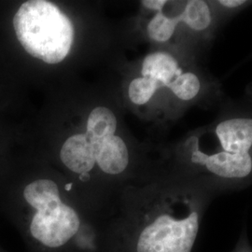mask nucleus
Here are the masks:
<instances>
[{"instance_id": "1", "label": "nucleus", "mask_w": 252, "mask_h": 252, "mask_svg": "<svg viewBox=\"0 0 252 252\" xmlns=\"http://www.w3.org/2000/svg\"><path fill=\"white\" fill-rule=\"evenodd\" d=\"M13 27L27 53L45 63L62 62L71 50L72 22L52 2H25L13 18Z\"/></svg>"}, {"instance_id": "2", "label": "nucleus", "mask_w": 252, "mask_h": 252, "mask_svg": "<svg viewBox=\"0 0 252 252\" xmlns=\"http://www.w3.org/2000/svg\"><path fill=\"white\" fill-rule=\"evenodd\" d=\"M208 137L214 146L209 145L200 128L183 143L188 162L198 172V176L230 184L252 182V154L227 153Z\"/></svg>"}, {"instance_id": "3", "label": "nucleus", "mask_w": 252, "mask_h": 252, "mask_svg": "<svg viewBox=\"0 0 252 252\" xmlns=\"http://www.w3.org/2000/svg\"><path fill=\"white\" fill-rule=\"evenodd\" d=\"M202 202L181 218L168 213L146 226L137 241V252H191L200 228Z\"/></svg>"}, {"instance_id": "4", "label": "nucleus", "mask_w": 252, "mask_h": 252, "mask_svg": "<svg viewBox=\"0 0 252 252\" xmlns=\"http://www.w3.org/2000/svg\"><path fill=\"white\" fill-rule=\"evenodd\" d=\"M80 219L61 199L36 209L30 223L32 236L49 248L66 243L78 232Z\"/></svg>"}, {"instance_id": "5", "label": "nucleus", "mask_w": 252, "mask_h": 252, "mask_svg": "<svg viewBox=\"0 0 252 252\" xmlns=\"http://www.w3.org/2000/svg\"><path fill=\"white\" fill-rule=\"evenodd\" d=\"M205 129L220 150L252 154V111H226Z\"/></svg>"}, {"instance_id": "6", "label": "nucleus", "mask_w": 252, "mask_h": 252, "mask_svg": "<svg viewBox=\"0 0 252 252\" xmlns=\"http://www.w3.org/2000/svg\"><path fill=\"white\" fill-rule=\"evenodd\" d=\"M180 26L188 35L189 42L198 51L207 47L215 37L221 21L211 0H189L183 2L177 12Z\"/></svg>"}, {"instance_id": "7", "label": "nucleus", "mask_w": 252, "mask_h": 252, "mask_svg": "<svg viewBox=\"0 0 252 252\" xmlns=\"http://www.w3.org/2000/svg\"><path fill=\"white\" fill-rule=\"evenodd\" d=\"M195 59L187 62L180 61L174 54L166 51H156L148 54L141 63V76L157 81L161 88L169 90V86Z\"/></svg>"}, {"instance_id": "8", "label": "nucleus", "mask_w": 252, "mask_h": 252, "mask_svg": "<svg viewBox=\"0 0 252 252\" xmlns=\"http://www.w3.org/2000/svg\"><path fill=\"white\" fill-rule=\"evenodd\" d=\"M95 162L100 168L110 175L125 171L129 163V152L126 142L117 135L92 142Z\"/></svg>"}, {"instance_id": "9", "label": "nucleus", "mask_w": 252, "mask_h": 252, "mask_svg": "<svg viewBox=\"0 0 252 252\" xmlns=\"http://www.w3.org/2000/svg\"><path fill=\"white\" fill-rule=\"evenodd\" d=\"M61 160L71 171L89 173L95 163L92 142L86 134L70 136L61 149Z\"/></svg>"}, {"instance_id": "10", "label": "nucleus", "mask_w": 252, "mask_h": 252, "mask_svg": "<svg viewBox=\"0 0 252 252\" xmlns=\"http://www.w3.org/2000/svg\"><path fill=\"white\" fill-rule=\"evenodd\" d=\"M116 129L117 120L109 108L98 107L92 110L87 121L86 132L91 142L114 135Z\"/></svg>"}, {"instance_id": "11", "label": "nucleus", "mask_w": 252, "mask_h": 252, "mask_svg": "<svg viewBox=\"0 0 252 252\" xmlns=\"http://www.w3.org/2000/svg\"><path fill=\"white\" fill-rule=\"evenodd\" d=\"M180 27L177 13L170 16L165 14L164 11H160L150 20L146 30L151 40L157 43H166L171 40Z\"/></svg>"}, {"instance_id": "12", "label": "nucleus", "mask_w": 252, "mask_h": 252, "mask_svg": "<svg viewBox=\"0 0 252 252\" xmlns=\"http://www.w3.org/2000/svg\"><path fill=\"white\" fill-rule=\"evenodd\" d=\"M27 203L37 209L60 199L56 183L50 180H38L28 184L24 190Z\"/></svg>"}, {"instance_id": "13", "label": "nucleus", "mask_w": 252, "mask_h": 252, "mask_svg": "<svg viewBox=\"0 0 252 252\" xmlns=\"http://www.w3.org/2000/svg\"><path fill=\"white\" fill-rule=\"evenodd\" d=\"M161 89L157 81L140 76L131 81L128 88V95L133 104L144 106L153 101L155 94Z\"/></svg>"}, {"instance_id": "14", "label": "nucleus", "mask_w": 252, "mask_h": 252, "mask_svg": "<svg viewBox=\"0 0 252 252\" xmlns=\"http://www.w3.org/2000/svg\"><path fill=\"white\" fill-rule=\"evenodd\" d=\"M211 3L221 22L252 5L250 0H211Z\"/></svg>"}, {"instance_id": "15", "label": "nucleus", "mask_w": 252, "mask_h": 252, "mask_svg": "<svg viewBox=\"0 0 252 252\" xmlns=\"http://www.w3.org/2000/svg\"><path fill=\"white\" fill-rule=\"evenodd\" d=\"M142 6L149 10H153L155 13L163 11L164 7L168 4L166 0H144L141 1Z\"/></svg>"}, {"instance_id": "16", "label": "nucleus", "mask_w": 252, "mask_h": 252, "mask_svg": "<svg viewBox=\"0 0 252 252\" xmlns=\"http://www.w3.org/2000/svg\"><path fill=\"white\" fill-rule=\"evenodd\" d=\"M80 180L83 181V182H86V181H89L90 180V175L89 173H83L80 175Z\"/></svg>"}, {"instance_id": "17", "label": "nucleus", "mask_w": 252, "mask_h": 252, "mask_svg": "<svg viewBox=\"0 0 252 252\" xmlns=\"http://www.w3.org/2000/svg\"><path fill=\"white\" fill-rule=\"evenodd\" d=\"M71 188H72V183H68V184L65 185V189L66 190H70Z\"/></svg>"}]
</instances>
